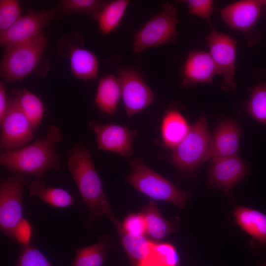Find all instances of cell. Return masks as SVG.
I'll list each match as a JSON object with an SVG mask.
<instances>
[{"label":"cell","instance_id":"d4e9b609","mask_svg":"<svg viewBox=\"0 0 266 266\" xmlns=\"http://www.w3.org/2000/svg\"><path fill=\"white\" fill-rule=\"evenodd\" d=\"M118 231L133 266H138L149 255L153 241L147 239L144 235L126 233L122 228Z\"/></svg>","mask_w":266,"mask_h":266},{"label":"cell","instance_id":"8992f818","mask_svg":"<svg viewBox=\"0 0 266 266\" xmlns=\"http://www.w3.org/2000/svg\"><path fill=\"white\" fill-rule=\"evenodd\" d=\"M178 21L176 6L166 3L134 35L132 43L133 54L138 55L147 48L174 43L177 35Z\"/></svg>","mask_w":266,"mask_h":266},{"label":"cell","instance_id":"2e32d148","mask_svg":"<svg viewBox=\"0 0 266 266\" xmlns=\"http://www.w3.org/2000/svg\"><path fill=\"white\" fill-rule=\"evenodd\" d=\"M240 136V129L236 122L228 120L221 123L212 137L211 158L237 156Z\"/></svg>","mask_w":266,"mask_h":266},{"label":"cell","instance_id":"ac0fdd59","mask_svg":"<svg viewBox=\"0 0 266 266\" xmlns=\"http://www.w3.org/2000/svg\"><path fill=\"white\" fill-rule=\"evenodd\" d=\"M233 215L236 223L246 233L262 243L266 244V215L243 206L235 208Z\"/></svg>","mask_w":266,"mask_h":266},{"label":"cell","instance_id":"44dd1931","mask_svg":"<svg viewBox=\"0 0 266 266\" xmlns=\"http://www.w3.org/2000/svg\"><path fill=\"white\" fill-rule=\"evenodd\" d=\"M29 121L33 130L39 126L45 113L41 100L35 94L26 90H14L9 95Z\"/></svg>","mask_w":266,"mask_h":266},{"label":"cell","instance_id":"d6a6232c","mask_svg":"<svg viewBox=\"0 0 266 266\" xmlns=\"http://www.w3.org/2000/svg\"><path fill=\"white\" fill-rule=\"evenodd\" d=\"M122 226L124 231L127 233L144 235L146 232L145 221L141 213L130 214L125 218Z\"/></svg>","mask_w":266,"mask_h":266},{"label":"cell","instance_id":"603a6c76","mask_svg":"<svg viewBox=\"0 0 266 266\" xmlns=\"http://www.w3.org/2000/svg\"><path fill=\"white\" fill-rule=\"evenodd\" d=\"M110 248L107 236H100L97 243L76 250L71 266H101Z\"/></svg>","mask_w":266,"mask_h":266},{"label":"cell","instance_id":"d6986e66","mask_svg":"<svg viewBox=\"0 0 266 266\" xmlns=\"http://www.w3.org/2000/svg\"><path fill=\"white\" fill-rule=\"evenodd\" d=\"M190 127L179 112L175 110L168 111L163 118L161 126L165 144L174 148L187 135Z\"/></svg>","mask_w":266,"mask_h":266},{"label":"cell","instance_id":"484cf974","mask_svg":"<svg viewBox=\"0 0 266 266\" xmlns=\"http://www.w3.org/2000/svg\"><path fill=\"white\" fill-rule=\"evenodd\" d=\"M130 3L128 0L109 1L97 20L101 33L108 34L118 29Z\"/></svg>","mask_w":266,"mask_h":266},{"label":"cell","instance_id":"1f68e13d","mask_svg":"<svg viewBox=\"0 0 266 266\" xmlns=\"http://www.w3.org/2000/svg\"><path fill=\"white\" fill-rule=\"evenodd\" d=\"M188 9V14L205 19L212 26L210 15L214 9V2L211 0H186L184 1Z\"/></svg>","mask_w":266,"mask_h":266},{"label":"cell","instance_id":"277c9868","mask_svg":"<svg viewBox=\"0 0 266 266\" xmlns=\"http://www.w3.org/2000/svg\"><path fill=\"white\" fill-rule=\"evenodd\" d=\"M131 171L126 178L129 184L154 200L171 203L181 208L189 198L187 192L182 191L170 181L146 166L141 158L130 162Z\"/></svg>","mask_w":266,"mask_h":266},{"label":"cell","instance_id":"52a82bcc","mask_svg":"<svg viewBox=\"0 0 266 266\" xmlns=\"http://www.w3.org/2000/svg\"><path fill=\"white\" fill-rule=\"evenodd\" d=\"M29 182L26 176L14 173L0 179V227L12 239L14 229L23 218V194Z\"/></svg>","mask_w":266,"mask_h":266},{"label":"cell","instance_id":"6da1fadb","mask_svg":"<svg viewBox=\"0 0 266 266\" xmlns=\"http://www.w3.org/2000/svg\"><path fill=\"white\" fill-rule=\"evenodd\" d=\"M63 140L61 130L55 125H49L46 135L39 140L17 149L1 153L0 164L14 173L40 179L49 169L61 170V160L56 151V145Z\"/></svg>","mask_w":266,"mask_h":266},{"label":"cell","instance_id":"cb8c5ba5","mask_svg":"<svg viewBox=\"0 0 266 266\" xmlns=\"http://www.w3.org/2000/svg\"><path fill=\"white\" fill-rule=\"evenodd\" d=\"M140 213L145 221L146 233L153 239L161 240L174 231L173 225L161 215L155 201L147 203Z\"/></svg>","mask_w":266,"mask_h":266},{"label":"cell","instance_id":"30bf717a","mask_svg":"<svg viewBox=\"0 0 266 266\" xmlns=\"http://www.w3.org/2000/svg\"><path fill=\"white\" fill-rule=\"evenodd\" d=\"M0 124L2 153L20 148L34 139V130L31 123L10 96L6 112Z\"/></svg>","mask_w":266,"mask_h":266},{"label":"cell","instance_id":"ba28073f","mask_svg":"<svg viewBox=\"0 0 266 266\" xmlns=\"http://www.w3.org/2000/svg\"><path fill=\"white\" fill-rule=\"evenodd\" d=\"M121 95L128 117L138 113L155 100V96L140 72L130 66L117 69Z\"/></svg>","mask_w":266,"mask_h":266},{"label":"cell","instance_id":"4316f807","mask_svg":"<svg viewBox=\"0 0 266 266\" xmlns=\"http://www.w3.org/2000/svg\"><path fill=\"white\" fill-rule=\"evenodd\" d=\"M108 2L102 0H62L59 2V8L60 13L64 16L81 13L97 20L101 10Z\"/></svg>","mask_w":266,"mask_h":266},{"label":"cell","instance_id":"8fae6325","mask_svg":"<svg viewBox=\"0 0 266 266\" xmlns=\"http://www.w3.org/2000/svg\"><path fill=\"white\" fill-rule=\"evenodd\" d=\"M210 54L220 74L223 76L221 88L226 92L236 88L234 79L236 41L229 35L219 33L213 29L206 38Z\"/></svg>","mask_w":266,"mask_h":266},{"label":"cell","instance_id":"5bb4252c","mask_svg":"<svg viewBox=\"0 0 266 266\" xmlns=\"http://www.w3.org/2000/svg\"><path fill=\"white\" fill-rule=\"evenodd\" d=\"M263 6L261 0H240L225 7L221 14L231 28L248 34L254 30Z\"/></svg>","mask_w":266,"mask_h":266},{"label":"cell","instance_id":"9a60e30c","mask_svg":"<svg viewBox=\"0 0 266 266\" xmlns=\"http://www.w3.org/2000/svg\"><path fill=\"white\" fill-rule=\"evenodd\" d=\"M216 74L220 73L209 53L200 50L189 53L182 72V82L185 85L210 83Z\"/></svg>","mask_w":266,"mask_h":266},{"label":"cell","instance_id":"4fadbf2b","mask_svg":"<svg viewBox=\"0 0 266 266\" xmlns=\"http://www.w3.org/2000/svg\"><path fill=\"white\" fill-rule=\"evenodd\" d=\"M89 126L97 135L98 149L117 153L125 157L132 155L135 130L113 124H100L97 121H91Z\"/></svg>","mask_w":266,"mask_h":266},{"label":"cell","instance_id":"e575fe53","mask_svg":"<svg viewBox=\"0 0 266 266\" xmlns=\"http://www.w3.org/2000/svg\"><path fill=\"white\" fill-rule=\"evenodd\" d=\"M8 103L6 94V88L3 81H0V122L6 112Z\"/></svg>","mask_w":266,"mask_h":266},{"label":"cell","instance_id":"8d00e7d4","mask_svg":"<svg viewBox=\"0 0 266 266\" xmlns=\"http://www.w3.org/2000/svg\"><path fill=\"white\" fill-rule=\"evenodd\" d=\"M263 6H266V0H261Z\"/></svg>","mask_w":266,"mask_h":266},{"label":"cell","instance_id":"e0dca14e","mask_svg":"<svg viewBox=\"0 0 266 266\" xmlns=\"http://www.w3.org/2000/svg\"><path fill=\"white\" fill-rule=\"evenodd\" d=\"M120 96L121 89L117 77L112 74L102 76L97 90L96 105L103 112L112 116L116 111Z\"/></svg>","mask_w":266,"mask_h":266},{"label":"cell","instance_id":"f1b7e54d","mask_svg":"<svg viewBox=\"0 0 266 266\" xmlns=\"http://www.w3.org/2000/svg\"><path fill=\"white\" fill-rule=\"evenodd\" d=\"M246 108L253 118L266 126V84L253 88Z\"/></svg>","mask_w":266,"mask_h":266},{"label":"cell","instance_id":"7a4b0ae2","mask_svg":"<svg viewBox=\"0 0 266 266\" xmlns=\"http://www.w3.org/2000/svg\"><path fill=\"white\" fill-rule=\"evenodd\" d=\"M67 166L88 212V218L84 223L86 228L102 215L112 214L90 152L82 143H76L69 149Z\"/></svg>","mask_w":266,"mask_h":266},{"label":"cell","instance_id":"7402d4cb","mask_svg":"<svg viewBox=\"0 0 266 266\" xmlns=\"http://www.w3.org/2000/svg\"><path fill=\"white\" fill-rule=\"evenodd\" d=\"M31 195L56 207L64 208L73 205V197L66 191L59 188L48 187L41 179L31 182L29 185Z\"/></svg>","mask_w":266,"mask_h":266},{"label":"cell","instance_id":"83f0119b","mask_svg":"<svg viewBox=\"0 0 266 266\" xmlns=\"http://www.w3.org/2000/svg\"><path fill=\"white\" fill-rule=\"evenodd\" d=\"M179 263L178 253L172 245L153 242L149 255L138 266H178Z\"/></svg>","mask_w":266,"mask_h":266},{"label":"cell","instance_id":"3957f363","mask_svg":"<svg viewBox=\"0 0 266 266\" xmlns=\"http://www.w3.org/2000/svg\"><path fill=\"white\" fill-rule=\"evenodd\" d=\"M47 43V37L43 33L32 41L4 46L0 67L3 80L13 83L32 73L40 62Z\"/></svg>","mask_w":266,"mask_h":266},{"label":"cell","instance_id":"5b68a950","mask_svg":"<svg viewBox=\"0 0 266 266\" xmlns=\"http://www.w3.org/2000/svg\"><path fill=\"white\" fill-rule=\"evenodd\" d=\"M212 137L208 130L207 120L202 115L190 127L183 140L173 149L171 161L177 169L192 171L211 157Z\"/></svg>","mask_w":266,"mask_h":266},{"label":"cell","instance_id":"9c48e42d","mask_svg":"<svg viewBox=\"0 0 266 266\" xmlns=\"http://www.w3.org/2000/svg\"><path fill=\"white\" fill-rule=\"evenodd\" d=\"M27 13L22 16L7 30L0 33V43L4 46L32 41L43 33L57 12V9L36 10L28 8Z\"/></svg>","mask_w":266,"mask_h":266},{"label":"cell","instance_id":"ffe728a7","mask_svg":"<svg viewBox=\"0 0 266 266\" xmlns=\"http://www.w3.org/2000/svg\"><path fill=\"white\" fill-rule=\"evenodd\" d=\"M69 61L71 72L76 78L88 81L98 76V60L91 51L76 47L71 52Z\"/></svg>","mask_w":266,"mask_h":266},{"label":"cell","instance_id":"4dcf8cb0","mask_svg":"<svg viewBox=\"0 0 266 266\" xmlns=\"http://www.w3.org/2000/svg\"><path fill=\"white\" fill-rule=\"evenodd\" d=\"M14 266H52L45 256L31 243L23 246Z\"/></svg>","mask_w":266,"mask_h":266},{"label":"cell","instance_id":"836d02e7","mask_svg":"<svg viewBox=\"0 0 266 266\" xmlns=\"http://www.w3.org/2000/svg\"><path fill=\"white\" fill-rule=\"evenodd\" d=\"M32 233V228L30 223L27 220L23 218L14 229L13 239L21 244L22 246H26L31 243Z\"/></svg>","mask_w":266,"mask_h":266},{"label":"cell","instance_id":"d590c367","mask_svg":"<svg viewBox=\"0 0 266 266\" xmlns=\"http://www.w3.org/2000/svg\"><path fill=\"white\" fill-rule=\"evenodd\" d=\"M257 266H266V261L264 263L258 265Z\"/></svg>","mask_w":266,"mask_h":266},{"label":"cell","instance_id":"f546056e","mask_svg":"<svg viewBox=\"0 0 266 266\" xmlns=\"http://www.w3.org/2000/svg\"><path fill=\"white\" fill-rule=\"evenodd\" d=\"M20 2L17 0H0V33L12 26L21 17Z\"/></svg>","mask_w":266,"mask_h":266},{"label":"cell","instance_id":"7c38bea8","mask_svg":"<svg viewBox=\"0 0 266 266\" xmlns=\"http://www.w3.org/2000/svg\"><path fill=\"white\" fill-rule=\"evenodd\" d=\"M247 173L244 162L237 156L212 158L208 167L207 185L231 196L233 187Z\"/></svg>","mask_w":266,"mask_h":266}]
</instances>
